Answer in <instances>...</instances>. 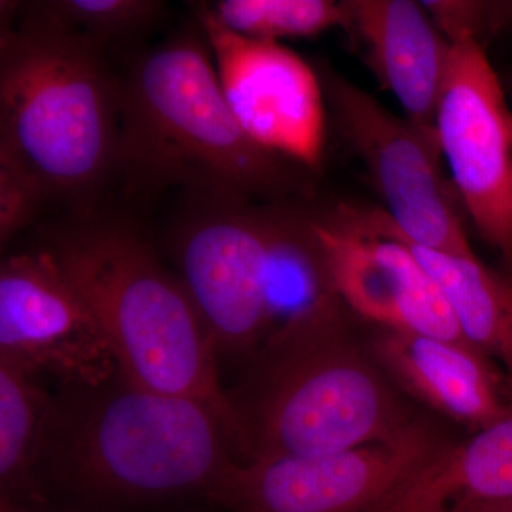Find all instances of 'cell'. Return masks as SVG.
<instances>
[{
    "label": "cell",
    "instance_id": "cell-12",
    "mask_svg": "<svg viewBox=\"0 0 512 512\" xmlns=\"http://www.w3.org/2000/svg\"><path fill=\"white\" fill-rule=\"evenodd\" d=\"M333 291L357 318L379 328L464 342L439 286L406 245L340 221L315 207Z\"/></svg>",
    "mask_w": 512,
    "mask_h": 512
},
{
    "label": "cell",
    "instance_id": "cell-9",
    "mask_svg": "<svg viewBox=\"0 0 512 512\" xmlns=\"http://www.w3.org/2000/svg\"><path fill=\"white\" fill-rule=\"evenodd\" d=\"M434 128L467 217L512 275V109L476 40L453 45Z\"/></svg>",
    "mask_w": 512,
    "mask_h": 512
},
{
    "label": "cell",
    "instance_id": "cell-18",
    "mask_svg": "<svg viewBox=\"0 0 512 512\" xmlns=\"http://www.w3.org/2000/svg\"><path fill=\"white\" fill-rule=\"evenodd\" d=\"M210 9L231 32L266 42L342 30L346 20L343 0H218Z\"/></svg>",
    "mask_w": 512,
    "mask_h": 512
},
{
    "label": "cell",
    "instance_id": "cell-5",
    "mask_svg": "<svg viewBox=\"0 0 512 512\" xmlns=\"http://www.w3.org/2000/svg\"><path fill=\"white\" fill-rule=\"evenodd\" d=\"M49 249L92 309L120 372L148 389L207 404L231 439L217 353L183 282L154 249L117 222L67 229Z\"/></svg>",
    "mask_w": 512,
    "mask_h": 512
},
{
    "label": "cell",
    "instance_id": "cell-22",
    "mask_svg": "<svg viewBox=\"0 0 512 512\" xmlns=\"http://www.w3.org/2000/svg\"><path fill=\"white\" fill-rule=\"evenodd\" d=\"M512 35V0H487V42Z\"/></svg>",
    "mask_w": 512,
    "mask_h": 512
},
{
    "label": "cell",
    "instance_id": "cell-21",
    "mask_svg": "<svg viewBox=\"0 0 512 512\" xmlns=\"http://www.w3.org/2000/svg\"><path fill=\"white\" fill-rule=\"evenodd\" d=\"M451 45L463 40L487 43V0H421Z\"/></svg>",
    "mask_w": 512,
    "mask_h": 512
},
{
    "label": "cell",
    "instance_id": "cell-7",
    "mask_svg": "<svg viewBox=\"0 0 512 512\" xmlns=\"http://www.w3.org/2000/svg\"><path fill=\"white\" fill-rule=\"evenodd\" d=\"M315 69L330 124L365 165L396 231L420 247L474 255L436 130L392 113L329 63Z\"/></svg>",
    "mask_w": 512,
    "mask_h": 512
},
{
    "label": "cell",
    "instance_id": "cell-25",
    "mask_svg": "<svg viewBox=\"0 0 512 512\" xmlns=\"http://www.w3.org/2000/svg\"><path fill=\"white\" fill-rule=\"evenodd\" d=\"M0 512H16V511L10 510L9 507H6L5 504H2V511H0Z\"/></svg>",
    "mask_w": 512,
    "mask_h": 512
},
{
    "label": "cell",
    "instance_id": "cell-3",
    "mask_svg": "<svg viewBox=\"0 0 512 512\" xmlns=\"http://www.w3.org/2000/svg\"><path fill=\"white\" fill-rule=\"evenodd\" d=\"M237 461L210 406L117 372L100 386L56 394L39 481L93 500L212 498Z\"/></svg>",
    "mask_w": 512,
    "mask_h": 512
},
{
    "label": "cell",
    "instance_id": "cell-6",
    "mask_svg": "<svg viewBox=\"0 0 512 512\" xmlns=\"http://www.w3.org/2000/svg\"><path fill=\"white\" fill-rule=\"evenodd\" d=\"M457 441L439 420L421 414L386 443L237 461L212 500L234 512H392Z\"/></svg>",
    "mask_w": 512,
    "mask_h": 512
},
{
    "label": "cell",
    "instance_id": "cell-4",
    "mask_svg": "<svg viewBox=\"0 0 512 512\" xmlns=\"http://www.w3.org/2000/svg\"><path fill=\"white\" fill-rule=\"evenodd\" d=\"M0 32V146L50 198L89 201L116 170L120 84L89 37L20 15Z\"/></svg>",
    "mask_w": 512,
    "mask_h": 512
},
{
    "label": "cell",
    "instance_id": "cell-11",
    "mask_svg": "<svg viewBox=\"0 0 512 512\" xmlns=\"http://www.w3.org/2000/svg\"><path fill=\"white\" fill-rule=\"evenodd\" d=\"M229 109L252 140L316 173L326 141L325 99L315 66L279 42L222 26L210 6L197 12Z\"/></svg>",
    "mask_w": 512,
    "mask_h": 512
},
{
    "label": "cell",
    "instance_id": "cell-20",
    "mask_svg": "<svg viewBox=\"0 0 512 512\" xmlns=\"http://www.w3.org/2000/svg\"><path fill=\"white\" fill-rule=\"evenodd\" d=\"M50 195L22 158L0 146V244H8L35 220Z\"/></svg>",
    "mask_w": 512,
    "mask_h": 512
},
{
    "label": "cell",
    "instance_id": "cell-2",
    "mask_svg": "<svg viewBox=\"0 0 512 512\" xmlns=\"http://www.w3.org/2000/svg\"><path fill=\"white\" fill-rule=\"evenodd\" d=\"M205 40L174 37L120 83L116 170L130 183L181 185L205 201H311L315 173L245 133Z\"/></svg>",
    "mask_w": 512,
    "mask_h": 512
},
{
    "label": "cell",
    "instance_id": "cell-17",
    "mask_svg": "<svg viewBox=\"0 0 512 512\" xmlns=\"http://www.w3.org/2000/svg\"><path fill=\"white\" fill-rule=\"evenodd\" d=\"M56 396L40 379L0 362V484L3 491L40 490V468Z\"/></svg>",
    "mask_w": 512,
    "mask_h": 512
},
{
    "label": "cell",
    "instance_id": "cell-10",
    "mask_svg": "<svg viewBox=\"0 0 512 512\" xmlns=\"http://www.w3.org/2000/svg\"><path fill=\"white\" fill-rule=\"evenodd\" d=\"M0 362L62 389L100 386L120 372L92 309L49 248L0 266Z\"/></svg>",
    "mask_w": 512,
    "mask_h": 512
},
{
    "label": "cell",
    "instance_id": "cell-15",
    "mask_svg": "<svg viewBox=\"0 0 512 512\" xmlns=\"http://www.w3.org/2000/svg\"><path fill=\"white\" fill-rule=\"evenodd\" d=\"M333 214L350 227L402 242L439 286L468 345L500 360L512 375V275L495 271L474 255L420 247L393 227L383 208L338 201Z\"/></svg>",
    "mask_w": 512,
    "mask_h": 512
},
{
    "label": "cell",
    "instance_id": "cell-8",
    "mask_svg": "<svg viewBox=\"0 0 512 512\" xmlns=\"http://www.w3.org/2000/svg\"><path fill=\"white\" fill-rule=\"evenodd\" d=\"M174 251L218 362L244 365L276 328L262 205L205 201L178 229Z\"/></svg>",
    "mask_w": 512,
    "mask_h": 512
},
{
    "label": "cell",
    "instance_id": "cell-19",
    "mask_svg": "<svg viewBox=\"0 0 512 512\" xmlns=\"http://www.w3.org/2000/svg\"><path fill=\"white\" fill-rule=\"evenodd\" d=\"M20 12L79 33L104 46L154 28L165 13L158 0H42L20 3Z\"/></svg>",
    "mask_w": 512,
    "mask_h": 512
},
{
    "label": "cell",
    "instance_id": "cell-14",
    "mask_svg": "<svg viewBox=\"0 0 512 512\" xmlns=\"http://www.w3.org/2000/svg\"><path fill=\"white\" fill-rule=\"evenodd\" d=\"M370 348L386 375L407 397L474 431L503 412L508 400L493 363L456 340L379 328L367 323Z\"/></svg>",
    "mask_w": 512,
    "mask_h": 512
},
{
    "label": "cell",
    "instance_id": "cell-16",
    "mask_svg": "<svg viewBox=\"0 0 512 512\" xmlns=\"http://www.w3.org/2000/svg\"><path fill=\"white\" fill-rule=\"evenodd\" d=\"M512 501V397L503 412L457 441L393 512H491Z\"/></svg>",
    "mask_w": 512,
    "mask_h": 512
},
{
    "label": "cell",
    "instance_id": "cell-23",
    "mask_svg": "<svg viewBox=\"0 0 512 512\" xmlns=\"http://www.w3.org/2000/svg\"><path fill=\"white\" fill-rule=\"evenodd\" d=\"M491 512H512V501L511 503L501 505V507L495 508V510Z\"/></svg>",
    "mask_w": 512,
    "mask_h": 512
},
{
    "label": "cell",
    "instance_id": "cell-13",
    "mask_svg": "<svg viewBox=\"0 0 512 512\" xmlns=\"http://www.w3.org/2000/svg\"><path fill=\"white\" fill-rule=\"evenodd\" d=\"M343 32L407 119L436 130L453 45L416 0H343Z\"/></svg>",
    "mask_w": 512,
    "mask_h": 512
},
{
    "label": "cell",
    "instance_id": "cell-24",
    "mask_svg": "<svg viewBox=\"0 0 512 512\" xmlns=\"http://www.w3.org/2000/svg\"><path fill=\"white\" fill-rule=\"evenodd\" d=\"M505 89V87H504ZM505 93H507V96H510V99H511V109H512V74H511V79H510V83L507 84V89H505Z\"/></svg>",
    "mask_w": 512,
    "mask_h": 512
},
{
    "label": "cell",
    "instance_id": "cell-1",
    "mask_svg": "<svg viewBox=\"0 0 512 512\" xmlns=\"http://www.w3.org/2000/svg\"><path fill=\"white\" fill-rule=\"evenodd\" d=\"M227 393L241 463L322 456L403 436L421 416L336 293L272 330Z\"/></svg>",
    "mask_w": 512,
    "mask_h": 512
}]
</instances>
